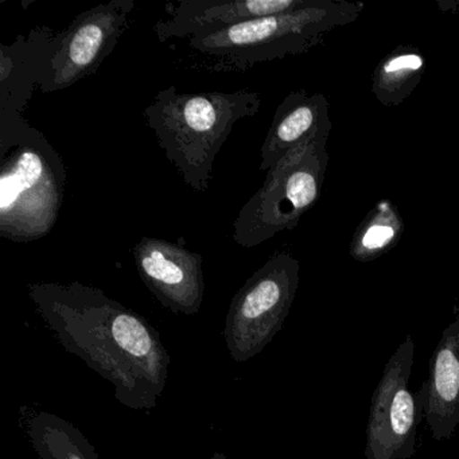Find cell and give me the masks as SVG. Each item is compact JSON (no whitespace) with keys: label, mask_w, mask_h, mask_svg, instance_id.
<instances>
[{"label":"cell","mask_w":459,"mask_h":459,"mask_svg":"<svg viewBox=\"0 0 459 459\" xmlns=\"http://www.w3.org/2000/svg\"><path fill=\"white\" fill-rule=\"evenodd\" d=\"M364 10L359 2L313 0L287 14L257 18L186 41L187 57L206 72H244L259 64L305 55L334 29L351 25Z\"/></svg>","instance_id":"3"},{"label":"cell","mask_w":459,"mask_h":459,"mask_svg":"<svg viewBox=\"0 0 459 459\" xmlns=\"http://www.w3.org/2000/svg\"><path fill=\"white\" fill-rule=\"evenodd\" d=\"M300 264L289 252L273 255L236 292L225 342L236 362L259 354L283 327L299 286Z\"/></svg>","instance_id":"6"},{"label":"cell","mask_w":459,"mask_h":459,"mask_svg":"<svg viewBox=\"0 0 459 459\" xmlns=\"http://www.w3.org/2000/svg\"><path fill=\"white\" fill-rule=\"evenodd\" d=\"M212 459H227V456L222 455V454L220 453H214L213 458Z\"/></svg>","instance_id":"17"},{"label":"cell","mask_w":459,"mask_h":459,"mask_svg":"<svg viewBox=\"0 0 459 459\" xmlns=\"http://www.w3.org/2000/svg\"><path fill=\"white\" fill-rule=\"evenodd\" d=\"M65 190L63 158L41 131L31 127L0 157V236L29 243L49 235Z\"/></svg>","instance_id":"4"},{"label":"cell","mask_w":459,"mask_h":459,"mask_svg":"<svg viewBox=\"0 0 459 459\" xmlns=\"http://www.w3.org/2000/svg\"><path fill=\"white\" fill-rule=\"evenodd\" d=\"M133 254L139 276L165 307L185 316L200 311L205 295L200 254L152 236L142 238Z\"/></svg>","instance_id":"10"},{"label":"cell","mask_w":459,"mask_h":459,"mask_svg":"<svg viewBox=\"0 0 459 459\" xmlns=\"http://www.w3.org/2000/svg\"><path fill=\"white\" fill-rule=\"evenodd\" d=\"M29 295L61 343L111 381L123 404H157L170 359L146 319L80 281L33 283Z\"/></svg>","instance_id":"1"},{"label":"cell","mask_w":459,"mask_h":459,"mask_svg":"<svg viewBox=\"0 0 459 459\" xmlns=\"http://www.w3.org/2000/svg\"><path fill=\"white\" fill-rule=\"evenodd\" d=\"M423 386L424 419L432 437L451 439L459 427V313L443 330Z\"/></svg>","instance_id":"13"},{"label":"cell","mask_w":459,"mask_h":459,"mask_svg":"<svg viewBox=\"0 0 459 459\" xmlns=\"http://www.w3.org/2000/svg\"><path fill=\"white\" fill-rule=\"evenodd\" d=\"M313 0H179L166 4L165 20L154 25L158 41L209 36L257 18L287 14L310 6Z\"/></svg>","instance_id":"11"},{"label":"cell","mask_w":459,"mask_h":459,"mask_svg":"<svg viewBox=\"0 0 459 459\" xmlns=\"http://www.w3.org/2000/svg\"><path fill=\"white\" fill-rule=\"evenodd\" d=\"M426 71V58L413 45H399L376 66L372 93L378 103L397 107L418 88Z\"/></svg>","instance_id":"14"},{"label":"cell","mask_w":459,"mask_h":459,"mask_svg":"<svg viewBox=\"0 0 459 459\" xmlns=\"http://www.w3.org/2000/svg\"><path fill=\"white\" fill-rule=\"evenodd\" d=\"M329 138H316L287 154L265 177L233 222V240L255 248L298 227L321 197L329 165Z\"/></svg>","instance_id":"5"},{"label":"cell","mask_w":459,"mask_h":459,"mask_svg":"<svg viewBox=\"0 0 459 459\" xmlns=\"http://www.w3.org/2000/svg\"><path fill=\"white\" fill-rule=\"evenodd\" d=\"M262 107L257 92L179 93L160 90L144 109V119L182 181L198 193L209 189L213 165L236 123Z\"/></svg>","instance_id":"2"},{"label":"cell","mask_w":459,"mask_h":459,"mask_svg":"<svg viewBox=\"0 0 459 459\" xmlns=\"http://www.w3.org/2000/svg\"><path fill=\"white\" fill-rule=\"evenodd\" d=\"M135 0H111L85 10L63 31L39 91L55 93L92 76L131 26Z\"/></svg>","instance_id":"8"},{"label":"cell","mask_w":459,"mask_h":459,"mask_svg":"<svg viewBox=\"0 0 459 459\" xmlns=\"http://www.w3.org/2000/svg\"><path fill=\"white\" fill-rule=\"evenodd\" d=\"M29 432L41 459H100L84 435L58 416L39 413Z\"/></svg>","instance_id":"16"},{"label":"cell","mask_w":459,"mask_h":459,"mask_svg":"<svg viewBox=\"0 0 459 459\" xmlns=\"http://www.w3.org/2000/svg\"><path fill=\"white\" fill-rule=\"evenodd\" d=\"M404 233V221L396 205L381 200L362 220L351 243V255L361 263L373 262L397 246Z\"/></svg>","instance_id":"15"},{"label":"cell","mask_w":459,"mask_h":459,"mask_svg":"<svg viewBox=\"0 0 459 459\" xmlns=\"http://www.w3.org/2000/svg\"><path fill=\"white\" fill-rule=\"evenodd\" d=\"M332 131L329 100L322 93L295 91L283 99L260 152V171L275 168L287 154L316 138H329Z\"/></svg>","instance_id":"12"},{"label":"cell","mask_w":459,"mask_h":459,"mask_svg":"<svg viewBox=\"0 0 459 459\" xmlns=\"http://www.w3.org/2000/svg\"><path fill=\"white\" fill-rule=\"evenodd\" d=\"M411 334L397 346L384 367L370 400L367 426V459H411L416 453L418 429L424 418V386L410 389L415 364Z\"/></svg>","instance_id":"7"},{"label":"cell","mask_w":459,"mask_h":459,"mask_svg":"<svg viewBox=\"0 0 459 459\" xmlns=\"http://www.w3.org/2000/svg\"><path fill=\"white\" fill-rule=\"evenodd\" d=\"M61 39L63 31L39 26L13 44L0 45V157L30 130L23 112L41 87Z\"/></svg>","instance_id":"9"}]
</instances>
